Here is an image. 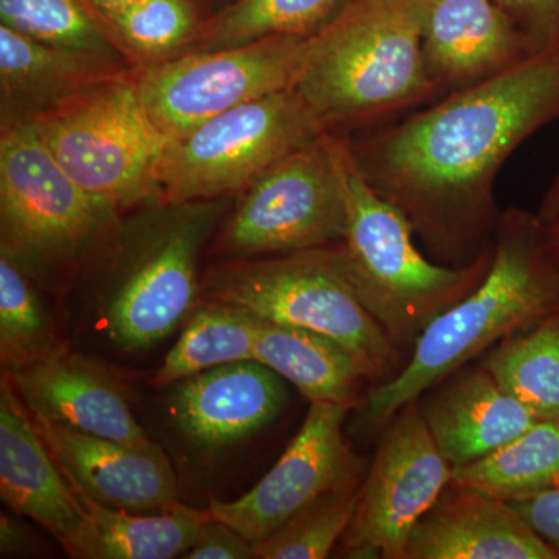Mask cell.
<instances>
[{
	"instance_id": "obj_1",
	"label": "cell",
	"mask_w": 559,
	"mask_h": 559,
	"mask_svg": "<svg viewBox=\"0 0 559 559\" xmlns=\"http://www.w3.org/2000/svg\"><path fill=\"white\" fill-rule=\"evenodd\" d=\"M559 120V50L536 55L352 142L360 173L411 221L437 263L466 266L491 246L500 168Z\"/></svg>"
},
{
	"instance_id": "obj_2",
	"label": "cell",
	"mask_w": 559,
	"mask_h": 559,
	"mask_svg": "<svg viewBox=\"0 0 559 559\" xmlns=\"http://www.w3.org/2000/svg\"><path fill=\"white\" fill-rule=\"evenodd\" d=\"M555 312H559V264L547 245L546 224L538 213L506 210L492 237L487 277L423 331L392 380L370 385L353 430L364 440L380 437L411 401Z\"/></svg>"
},
{
	"instance_id": "obj_3",
	"label": "cell",
	"mask_w": 559,
	"mask_h": 559,
	"mask_svg": "<svg viewBox=\"0 0 559 559\" xmlns=\"http://www.w3.org/2000/svg\"><path fill=\"white\" fill-rule=\"evenodd\" d=\"M423 0H348L312 33L294 90L333 132L439 97L423 55Z\"/></svg>"
},
{
	"instance_id": "obj_4",
	"label": "cell",
	"mask_w": 559,
	"mask_h": 559,
	"mask_svg": "<svg viewBox=\"0 0 559 559\" xmlns=\"http://www.w3.org/2000/svg\"><path fill=\"white\" fill-rule=\"evenodd\" d=\"M334 153L347 207L340 246L348 277L389 340L401 352H411L441 312L484 282L491 267L492 242L466 266L426 259L415 245L411 221L364 178L352 140L334 134Z\"/></svg>"
},
{
	"instance_id": "obj_5",
	"label": "cell",
	"mask_w": 559,
	"mask_h": 559,
	"mask_svg": "<svg viewBox=\"0 0 559 559\" xmlns=\"http://www.w3.org/2000/svg\"><path fill=\"white\" fill-rule=\"evenodd\" d=\"M210 301L325 334L355 356L371 385L395 377L403 355L362 304L341 246L245 261L210 275Z\"/></svg>"
},
{
	"instance_id": "obj_6",
	"label": "cell",
	"mask_w": 559,
	"mask_h": 559,
	"mask_svg": "<svg viewBox=\"0 0 559 559\" xmlns=\"http://www.w3.org/2000/svg\"><path fill=\"white\" fill-rule=\"evenodd\" d=\"M58 164L114 210L156 198L173 140L150 116L135 73L32 120Z\"/></svg>"
},
{
	"instance_id": "obj_7",
	"label": "cell",
	"mask_w": 559,
	"mask_h": 559,
	"mask_svg": "<svg viewBox=\"0 0 559 559\" xmlns=\"http://www.w3.org/2000/svg\"><path fill=\"white\" fill-rule=\"evenodd\" d=\"M326 131L294 87L226 110L173 143L157 201L170 207L246 190L275 162Z\"/></svg>"
},
{
	"instance_id": "obj_8",
	"label": "cell",
	"mask_w": 559,
	"mask_h": 559,
	"mask_svg": "<svg viewBox=\"0 0 559 559\" xmlns=\"http://www.w3.org/2000/svg\"><path fill=\"white\" fill-rule=\"evenodd\" d=\"M116 213L70 178L32 121L2 127V252L22 270L72 261L108 229Z\"/></svg>"
},
{
	"instance_id": "obj_9",
	"label": "cell",
	"mask_w": 559,
	"mask_h": 559,
	"mask_svg": "<svg viewBox=\"0 0 559 559\" xmlns=\"http://www.w3.org/2000/svg\"><path fill=\"white\" fill-rule=\"evenodd\" d=\"M311 35L270 36L242 46L183 51L135 73L150 116L173 140L245 103L296 86Z\"/></svg>"
},
{
	"instance_id": "obj_10",
	"label": "cell",
	"mask_w": 559,
	"mask_h": 559,
	"mask_svg": "<svg viewBox=\"0 0 559 559\" xmlns=\"http://www.w3.org/2000/svg\"><path fill=\"white\" fill-rule=\"evenodd\" d=\"M215 215L205 202L170 205L139 238L98 305V322L117 348L153 347L191 314L200 294L198 257Z\"/></svg>"
},
{
	"instance_id": "obj_11",
	"label": "cell",
	"mask_w": 559,
	"mask_h": 559,
	"mask_svg": "<svg viewBox=\"0 0 559 559\" xmlns=\"http://www.w3.org/2000/svg\"><path fill=\"white\" fill-rule=\"evenodd\" d=\"M347 229V207L334 134L282 157L246 189L219 238L230 255H285L340 245Z\"/></svg>"
},
{
	"instance_id": "obj_12",
	"label": "cell",
	"mask_w": 559,
	"mask_h": 559,
	"mask_svg": "<svg viewBox=\"0 0 559 559\" xmlns=\"http://www.w3.org/2000/svg\"><path fill=\"white\" fill-rule=\"evenodd\" d=\"M451 476L419 399L411 401L380 433L337 557L404 559L415 525L450 487Z\"/></svg>"
},
{
	"instance_id": "obj_13",
	"label": "cell",
	"mask_w": 559,
	"mask_h": 559,
	"mask_svg": "<svg viewBox=\"0 0 559 559\" xmlns=\"http://www.w3.org/2000/svg\"><path fill=\"white\" fill-rule=\"evenodd\" d=\"M349 411L342 404L311 403L299 432L270 473L240 499L213 500L210 516L257 546L320 496L362 484L366 460L344 437Z\"/></svg>"
},
{
	"instance_id": "obj_14",
	"label": "cell",
	"mask_w": 559,
	"mask_h": 559,
	"mask_svg": "<svg viewBox=\"0 0 559 559\" xmlns=\"http://www.w3.org/2000/svg\"><path fill=\"white\" fill-rule=\"evenodd\" d=\"M33 418L51 457L76 491L102 506L132 513H159L179 503L178 477L154 441L121 443L36 415Z\"/></svg>"
},
{
	"instance_id": "obj_15",
	"label": "cell",
	"mask_w": 559,
	"mask_h": 559,
	"mask_svg": "<svg viewBox=\"0 0 559 559\" xmlns=\"http://www.w3.org/2000/svg\"><path fill=\"white\" fill-rule=\"evenodd\" d=\"M421 40L441 97L530 58L521 33L495 0H423Z\"/></svg>"
},
{
	"instance_id": "obj_16",
	"label": "cell",
	"mask_w": 559,
	"mask_h": 559,
	"mask_svg": "<svg viewBox=\"0 0 559 559\" xmlns=\"http://www.w3.org/2000/svg\"><path fill=\"white\" fill-rule=\"evenodd\" d=\"M286 401L278 373L255 359L237 360L176 382L170 414L191 443L223 448L271 425Z\"/></svg>"
},
{
	"instance_id": "obj_17",
	"label": "cell",
	"mask_w": 559,
	"mask_h": 559,
	"mask_svg": "<svg viewBox=\"0 0 559 559\" xmlns=\"http://www.w3.org/2000/svg\"><path fill=\"white\" fill-rule=\"evenodd\" d=\"M3 373L36 417L121 443L151 441L119 382L94 360L61 349Z\"/></svg>"
},
{
	"instance_id": "obj_18",
	"label": "cell",
	"mask_w": 559,
	"mask_h": 559,
	"mask_svg": "<svg viewBox=\"0 0 559 559\" xmlns=\"http://www.w3.org/2000/svg\"><path fill=\"white\" fill-rule=\"evenodd\" d=\"M404 559H558L510 502L448 487L415 525Z\"/></svg>"
},
{
	"instance_id": "obj_19",
	"label": "cell",
	"mask_w": 559,
	"mask_h": 559,
	"mask_svg": "<svg viewBox=\"0 0 559 559\" xmlns=\"http://www.w3.org/2000/svg\"><path fill=\"white\" fill-rule=\"evenodd\" d=\"M0 498L64 544L79 528V496L51 457L9 377L0 382Z\"/></svg>"
},
{
	"instance_id": "obj_20",
	"label": "cell",
	"mask_w": 559,
	"mask_h": 559,
	"mask_svg": "<svg viewBox=\"0 0 559 559\" xmlns=\"http://www.w3.org/2000/svg\"><path fill=\"white\" fill-rule=\"evenodd\" d=\"M429 392L423 417L452 468L487 457L539 419L481 366L462 367Z\"/></svg>"
},
{
	"instance_id": "obj_21",
	"label": "cell",
	"mask_w": 559,
	"mask_h": 559,
	"mask_svg": "<svg viewBox=\"0 0 559 559\" xmlns=\"http://www.w3.org/2000/svg\"><path fill=\"white\" fill-rule=\"evenodd\" d=\"M127 73L123 62L58 49L0 24L2 127L38 119Z\"/></svg>"
},
{
	"instance_id": "obj_22",
	"label": "cell",
	"mask_w": 559,
	"mask_h": 559,
	"mask_svg": "<svg viewBox=\"0 0 559 559\" xmlns=\"http://www.w3.org/2000/svg\"><path fill=\"white\" fill-rule=\"evenodd\" d=\"M83 520L62 549L79 559L182 558L209 520V510L176 503L159 513L110 509L76 491Z\"/></svg>"
},
{
	"instance_id": "obj_23",
	"label": "cell",
	"mask_w": 559,
	"mask_h": 559,
	"mask_svg": "<svg viewBox=\"0 0 559 559\" xmlns=\"http://www.w3.org/2000/svg\"><path fill=\"white\" fill-rule=\"evenodd\" d=\"M255 316V314H253ZM253 359L296 385L310 403L359 406L366 374L340 342L316 331L255 316Z\"/></svg>"
},
{
	"instance_id": "obj_24",
	"label": "cell",
	"mask_w": 559,
	"mask_h": 559,
	"mask_svg": "<svg viewBox=\"0 0 559 559\" xmlns=\"http://www.w3.org/2000/svg\"><path fill=\"white\" fill-rule=\"evenodd\" d=\"M450 485L479 489L507 502L558 488L559 418L538 419L487 457L452 468Z\"/></svg>"
},
{
	"instance_id": "obj_25",
	"label": "cell",
	"mask_w": 559,
	"mask_h": 559,
	"mask_svg": "<svg viewBox=\"0 0 559 559\" xmlns=\"http://www.w3.org/2000/svg\"><path fill=\"white\" fill-rule=\"evenodd\" d=\"M481 367L539 419L559 418V312L499 342Z\"/></svg>"
},
{
	"instance_id": "obj_26",
	"label": "cell",
	"mask_w": 559,
	"mask_h": 559,
	"mask_svg": "<svg viewBox=\"0 0 559 559\" xmlns=\"http://www.w3.org/2000/svg\"><path fill=\"white\" fill-rule=\"evenodd\" d=\"M255 337L252 312L210 301L193 312L179 341L165 356L154 384L167 388L224 364L253 359Z\"/></svg>"
},
{
	"instance_id": "obj_27",
	"label": "cell",
	"mask_w": 559,
	"mask_h": 559,
	"mask_svg": "<svg viewBox=\"0 0 559 559\" xmlns=\"http://www.w3.org/2000/svg\"><path fill=\"white\" fill-rule=\"evenodd\" d=\"M348 0H238L200 25L186 51L242 46L270 36H308Z\"/></svg>"
},
{
	"instance_id": "obj_28",
	"label": "cell",
	"mask_w": 559,
	"mask_h": 559,
	"mask_svg": "<svg viewBox=\"0 0 559 559\" xmlns=\"http://www.w3.org/2000/svg\"><path fill=\"white\" fill-rule=\"evenodd\" d=\"M0 22L58 49L117 62L128 58L87 0H0Z\"/></svg>"
},
{
	"instance_id": "obj_29",
	"label": "cell",
	"mask_w": 559,
	"mask_h": 559,
	"mask_svg": "<svg viewBox=\"0 0 559 559\" xmlns=\"http://www.w3.org/2000/svg\"><path fill=\"white\" fill-rule=\"evenodd\" d=\"M64 349L38 293L9 253L0 255V360L21 369Z\"/></svg>"
},
{
	"instance_id": "obj_30",
	"label": "cell",
	"mask_w": 559,
	"mask_h": 559,
	"mask_svg": "<svg viewBox=\"0 0 559 559\" xmlns=\"http://www.w3.org/2000/svg\"><path fill=\"white\" fill-rule=\"evenodd\" d=\"M200 25L190 0H134L105 21V27L128 58L151 64L187 49Z\"/></svg>"
},
{
	"instance_id": "obj_31",
	"label": "cell",
	"mask_w": 559,
	"mask_h": 559,
	"mask_svg": "<svg viewBox=\"0 0 559 559\" xmlns=\"http://www.w3.org/2000/svg\"><path fill=\"white\" fill-rule=\"evenodd\" d=\"M360 485L333 489L255 546V559H323L336 549L358 507Z\"/></svg>"
},
{
	"instance_id": "obj_32",
	"label": "cell",
	"mask_w": 559,
	"mask_h": 559,
	"mask_svg": "<svg viewBox=\"0 0 559 559\" xmlns=\"http://www.w3.org/2000/svg\"><path fill=\"white\" fill-rule=\"evenodd\" d=\"M525 40L530 57L559 50V0H495Z\"/></svg>"
},
{
	"instance_id": "obj_33",
	"label": "cell",
	"mask_w": 559,
	"mask_h": 559,
	"mask_svg": "<svg viewBox=\"0 0 559 559\" xmlns=\"http://www.w3.org/2000/svg\"><path fill=\"white\" fill-rule=\"evenodd\" d=\"M183 559H252L255 546L226 522L210 516Z\"/></svg>"
},
{
	"instance_id": "obj_34",
	"label": "cell",
	"mask_w": 559,
	"mask_h": 559,
	"mask_svg": "<svg viewBox=\"0 0 559 559\" xmlns=\"http://www.w3.org/2000/svg\"><path fill=\"white\" fill-rule=\"evenodd\" d=\"M510 503L559 559V487L510 500Z\"/></svg>"
},
{
	"instance_id": "obj_35",
	"label": "cell",
	"mask_w": 559,
	"mask_h": 559,
	"mask_svg": "<svg viewBox=\"0 0 559 559\" xmlns=\"http://www.w3.org/2000/svg\"><path fill=\"white\" fill-rule=\"evenodd\" d=\"M2 557H11V554H20L27 538L21 535L20 525L14 524L9 518L2 516Z\"/></svg>"
},
{
	"instance_id": "obj_36",
	"label": "cell",
	"mask_w": 559,
	"mask_h": 559,
	"mask_svg": "<svg viewBox=\"0 0 559 559\" xmlns=\"http://www.w3.org/2000/svg\"><path fill=\"white\" fill-rule=\"evenodd\" d=\"M538 216L544 224H549L551 221L559 218V173L555 176L554 180L540 200Z\"/></svg>"
},
{
	"instance_id": "obj_37",
	"label": "cell",
	"mask_w": 559,
	"mask_h": 559,
	"mask_svg": "<svg viewBox=\"0 0 559 559\" xmlns=\"http://www.w3.org/2000/svg\"><path fill=\"white\" fill-rule=\"evenodd\" d=\"M87 2L91 3L92 10L95 11V14H97L103 24H105L106 20L119 13L120 10L130 5L134 0H87Z\"/></svg>"
},
{
	"instance_id": "obj_38",
	"label": "cell",
	"mask_w": 559,
	"mask_h": 559,
	"mask_svg": "<svg viewBox=\"0 0 559 559\" xmlns=\"http://www.w3.org/2000/svg\"><path fill=\"white\" fill-rule=\"evenodd\" d=\"M546 235L551 255L559 264V218L546 224Z\"/></svg>"
}]
</instances>
